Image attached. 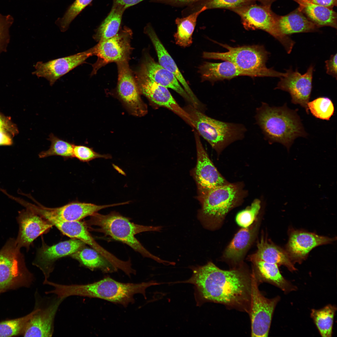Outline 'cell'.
Instances as JSON below:
<instances>
[{
    "label": "cell",
    "mask_w": 337,
    "mask_h": 337,
    "mask_svg": "<svg viewBox=\"0 0 337 337\" xmlns=\"http://www.w3.org/2000/svg\"><path fill=\"white\" fill-rule=\"evenodd\" d=\"M140 71L156 83L173 90L192 105L189 96L174 75L156 62L149 55L145 56Z\"/></svg>",
    "instance_id": "d4e9b609"
},
{
    "label": "cell",
    "mask_w": 337,
    "mask_h": 337,
    "mask_svg": "<svg viewBox=\"0 0 337 337\" xmlns=\"http://www.w3.org/2000/svg\"><path fill=\"white\" fill-rule=\"evenodd\" d=\"M136 79L139 90L150 101L171 110L193 127L188 114L179 105L168 88L156 83L140 71Z\"/></svg>",
    "instance_id": "9a60e30c"
},
{
    "label": "cell",
    "mask_w": 337,
    "mask_h": 337,
    "mask_svg": "<svg viewBox=\"0 0 337 337\" xmlns=\"http://www.w3.org/2000/svg\"><path fill=\"white\" fill-rule=\"evenodd\" d=\"M160 283L154 281L139 283H123L107 277L98 281L85 284L64 285L55 283L53 293L57 298L64 300L77 296L98 298L126 307L134 302V296L142 294L146 299V290Z\"/></svg>",
    "instance_id": "7a4b0ae2"
},
{
    "label": "cell",
    "mask_w": 337,
    "mask_h": 337,
    "mask_svg": "<svg viewBox=\"0 0 337 337\" xmlns=\"http://www.w3.org/2000/svg\"><path fill=\"white\" fill-rule=\"evenodd\" d=\"M197 162L193 175L199 196L210 190L229 182L218 171L210 160L201 143L198 133L195 132Z\"/></svg>",
    "instance_id": "5bb4252c"
},
{
    "label": "cell",
    "mask_w": 337,
    "mask_h": 337,
    "mask_svg": "<svg viewBox=\"0 0 337 337\" xmlns=\"http://www.w3.org/2000/svg\"><path fill=\"white\" fill-rule=\"evenodd\" d=\"M73 154L74 158L83 162H88L96 158H102L106 159L112 158V156L110 154H100L95 151L92 148L81 145L74 144Z\"/></svg>",
    "instance_id": "60d3db41"
},
{
    "label": "cell",
    "mask_w": 337,
    "mask_h": 337,
    "mask_svg": "<svg viewBox=\"0 0 337 337\" xmlns=\"http://www.w3.org/2000/svg\"><path fill=\"white\" fill-rule=\"evenodd\" d=\"M251 303L249 315L251 321V336L267 337L273 313L279 297L269 299L265 297L259 289L253 273L251 272Z\"/></svg>",
    "instance_id": "8fae6325"
},
{
    "label": "cell",
    "mask_w": 337,
    "mask_h": 337,
    "mask_svg": "<svg viewBox=\"0 0 337 337\" xmlns=\"http://www.w3.org/2000/svg\"><path fill=\"white\" fill-rule=\"evenodd\" d=\"M0 129H5L14 137L19 133L17 127L10 117L6 116L0 112Z\"/></svg>",
    "instance_id": "7bdbcfd3"
},
{
    "label": "cell",
    "mask_w": 337,
    "mask_h": 337,
    "mask_svg": "<svg viewBox=\"0 0 337 337\" xmlns=\"http://www.w3.org/2000/svg\"><path fill=\"white\" fill-rule=\"evenodd\" d=\"M315 4L333 8L337 6V0H304Z\"/></svg>",
    "instance_id": "7dc6e473"
},
{
    "label": "cell",
    "mask_w": 337,
    "mask_h": 337,
    "mask_svg": "<svg viewBox=\"0 0 337 337\" xmlns=\"http://www.w3.org/2000/svg\"><path fill=\"white\" fill-rule=\"evenodd\" d=\"M132 34L130 29L125 27L115 36L99 42L91 48L92 55L98 57L96 62L93 65L91 74H95L100 67L108 63L128 61Z\"/></svg>",
    "instance_id": "7c38bea8"
},
{
    "label": "cell",
    "mask_w": 337,
    "mask_h": 337,
    "mask_svg": "<svg viewBox=\"0 0 337 337\" xmlns=\"http://www.w3.org/2000/svg\"><path fill=\"white\" fill-rule=\"evenodd\" d=\"M64 234L72 238L79 240L100 254L105 249L96 242L89 232L85 222L80 221H65L55 219L48 221Z\"/></svg>",
    "instance_id": "f1b7e54d"
},
{
    "label": "cell",
    "mask_w": 337,
    "mask_h": 337,
    "mask_svg": "<svg viewBox=\"0 0 337 337\" xmlns=\"http://www.w3.org/2000/svg\"><path fill=\"white\" fill-rule=\"evenodd\" d=\"M251 261L253 265L252 272L258 285L263 282L269 283L286 293L295 290V287L281 275L277 264L260 260Z\"/></svg>",
    "instance_id": "484cf974"
},
{
    "label": "cell",
    "mask_w": 337,
    "mask_h": 337,
    "mask_svg": "<svg viewBox=\"0 0 337 337\" xmlns=\"http://www.w3.org/2000/svg\"><path fill=\"white\" fill-rule=\"evenodd\" d=\"M90 217V219L85 222L87 226H94L98 227L91 228V231L102 233L115 240L127 244L144 257L152 259L165 265L171 264V262L164 260L151 254L135 236L136 234L144 232H160L162 227L136 224L131 222L128 218L115 211L106 215L97 212Z\"/></svg>",
    "instance_id": "277c9868"
},
{
    "label": "cell",
    "mask_w": 337,
    "mask_h": 337,
    "mask_svg": "<svg viewBox=\"0 0 337 337\" xmlns=\"http://www.w3.org/2000/svg\"><path fill=\"white\" fill-rule=\"evenodd\" d=\"M247 195L242 182L229 183L212 189L198 197L201 208L198 218L205 228H215L231 210L242 202Z\"/></svg>",
    "instance_id": "5b68a950"
},
{
    "label": "cell",
    "mask_w": 337,
    "mask_h": 337,
    "mask_svg": "<svg viewBox=\"0 0 337 337\" xmlns=\"http://www.w3.org/2000/svg\"><path fill=\"white\" fill-rule=\"evenodd\" d=\"M198 68L202 81H207L212 82L230 80L240 76L276 77L277 74L276 71L273 69L267 71L244 70L227 61L220 63L205 62L200 65Z\"/></svg>",
    "instance_id": "d6986e66"
},
{
    "label": "cell",
    "mask_w": 337,
    "mask_h": 337,
    "mask_svg": "<svg viewBox=\"0 0 337 337\" xmlns=\"http://www.w3.org/2000/svg\"><path fill=\"white\" fill-rule=\"evenodd\" d=\"M93 0H76L70 6L60 22L62 31L66 30L71 22Z\"/></svg>",
    "instance_id": "ab89813d"
},
{
    "label": "cell",
    "mask_w": 337,
    "mask_h": 337,
    "mask_svg": "<svg viewBox=\"0 0 337 337\" xmlns=\"http://www.w3.org/2000/svg\"><path fill=\"white\" fill-rule=\"evenodd\" d=\"M271 4H257L255 3L230 10L240 17L244 28L247 30L259 29L271 35L283 46L287 53L291 52L295 42L288 36L281 33L277 23V15L271 8Z\"/></svg>",
    "instance_id": "ba28073f"
},
{
    "label": "cell",
    "mask_w": 337,
    "mask_h": 337,
    "mask_svg": "<svg viewBox=\"0 0 337 337\" xmlns=\"http://www.w3.org/2000/svg\"><path fill=\"white\" fill-rule=\"evenodd\" d=\"M261 208V201L255 200L250 206L237 213L236 217L237 223L243 228L249 227L257 218Z\"/></svg>",
    "instance_id": "f35d334b"
},
{
    "label": "cell",
    "mask_w": 337,
    "mask_h": 337,
    "mask_svg": "<svg viewBox=\"0 0 337 337\" xmlns=\"http://www.w3.org/2000/svg\"><path fill=\"white\" fill-rule=\"evenodd\" d=\"M34 280L15 239L10 238L0 250V294L21 287H30Z\"/></svg>",
    "instance_id": "52a82bcc"
},
{
    "label": "cell",
    "mask_w": 337,
    "mask_h": 337,
    "mask_svg": "<svg viewBox=\"0 0 337 337\" xmlns=\"http://www.w3.org/2000/svg\"><path fill=\"white\" fill-rule=\"evenodd\" d=\"M336 310V307L331 305H327L320 309L312 310L311 317L322 337L332 336L334 319Z\"/></svg>",
    "instance_id": "836d02e7"
},
{
    "label": "cell",
    "mask_w": 337,
    "mask_h": 337,
    "mask_svg": "<svg viewBox=\"0 0 337 337\" xmlns=\"http://www.w3.org/2000/svg\"><path fill=\"white\" fill-rule=\"evenodd\" d=\"M307 106L312 114L321 120H329L334 113V104L331 99L327 97L317 98L309 101Z\"/></svg>",
    "instance_id": "74e56055"
},
{
    "label": "cell",
    "mask_w": 337,
    "mask_h": 337,
    "mask_svg": "<svg viewBox=\"0 0 337 337\" xmlns=\"http://www.w3.org/2000/svg\"><path fill=\"white\" fill-rule=\"evenodd\" d=\"M92 56L91 49L69 56L50 61L46 62L39 61L34 66L36 70L32 74L38 77H43L52 85L62 76L85 62Z\"/></svg>",
    "instance_id": "ac0fdd59"
},
{
    "label": "cell",
    "mask_w": 337,
    "mask_h": 337,
    "mask_svg": "<svg viewBox=\"0 0 337 337\" xmlns=\"http://www.w3.org/2000/svg\"><path fill=\"white\" fill-rule=\"evenodd\" d=\"M334 240L313 233L295 231L290 236L286 252L291 259L299 261L304 259L314 248L330 243Z\"/></svg>",
    "instance_id": "603a6c76"
},
{
    "label": "cell",
    "mask_w": 337,
    "mask_h": 337,
    "mask_svg": "<svg viewBox=\"0 0 337 337\" xmlns=\"http://www.w3.org/2000/svg\"><path fill=\"white\" fill-rule=\"evenodd\" d=\"M184 109L194 128L219 155L229 145L244 137L247 129L241 124L219 121L206 115L190 104Z\"/></svg>",
    "instance_id": "8992f818"
},
{
    "label": "cell",
    "mask_w": 337,
    "mask_h": 337,
    "mask_svg": "<svg viewBox=\"0 0 337 337\" xmlns=\"http://www.w3.org/2000/svg\"><path fill=\"white\" fill-rule=\"evenodd\" d=\"M122 6L113 4L111 10L96 30L94 38L98 42L115 36L119 32L123 13Z\"/></svg>",
    "instance_id": "d6a6232c"
},
{
    "label": "cell",
    "mask_w": 337,
    "mask_h": 337,
    "mask_svg": "<svg viewBox=\"0 0 337 337\" xmlns=\"http://www.w3.org/2000/svg\"><path fill=\"white\" fill-rule=\"evenodd\" d=\"M63 300L56 297L46 307L39 308L28 322L22 334L24 337H51L58 308Z\"/></svg>",
    "instance_id": "44dd1931"
},
{
    "label": "cell",
    "mask_w": 337,
    "mask_h": 337,
    "mask_svg": "<svg viewBox=\"0 0 337 337\" xmlns=\"http://www.w3.org/2000/svg\"><path fill=\"white\" fill-rule=\"evenodd\" d=\"M29 197L36 204L21 201V204L47 221L55 219L65 221H77L91 216L98 211L107 208L119 206V203L103 205L91 203L74 201L56 208H48L40 204L32 197Z\"/></svg>",
    "instance_id": "30bf717a"
},
{
    "label": "cell",
    "mask_w": 337,
    "mask_h": 337,
    "mask_svg": "<svg viewBox=\"0 0 337 337\" xmlns=\"http://www.w3.org/2000/svg\"><path fill=\"white\" fill-rule=\"evenodd\" d=\"M19 230L15 242L21 248L29 250L33 241L50 229L53 225L43 217L26 208L19 211L17 217Z\"/></svg>",
    "instance_id": "ffe728a7"
},
{
    "label": "cell",
    "mask_w": 337,
    "mask_h": 337,
    "mask_svg": "<svg viewBox=\"0 0 337 337\" xmlns=\"http://www.w3.org/2000/svg\"><path fill=\"white\" fill-rule=\"evenodd\" d=\"M255 119L269 144L280 143L288 151L296 138L307 135L297 110L289 109L286 104L271 107L262 102L256 108Z\"/></svg>",
    "instance_id": "3957f363"
},
{
    "label": "cell",
    "mask_w": 337,
    "mask_h": 337,
    "mask_svg": "<svg viewBox=\"0 0 337 337\" xmlns=\"http://www.w3.org/2000/svg\"><path fill=\"white\" fill-rule=\"evenodd\" d=\"M206 10L203 7L199 10L184 17H177L175 20L177 26L176 32L174 35L176 43L181 46H190L192 43V35L199 15Z\"/></svg>",
    "instance_id": "1f68e13d"
},
{
    "label": "cell",
    "mask_w": 337,
    "mask_h": 337,
    "mask_svg": "<svg viewBox=\"0 0 337 337\" xmlns=\"http://www.w3.org/2000/svg\"><path fill=\"white\" fill-rule=\"evenodd\" d=\"M13 21L11 15L0 14V55L7 50L10 38L9 29Z\"/></svg>",
    "instance_id": "b9f144b4"
},
{
    "label": "cell",
    "mask_w": 337,
    "mask_h": 337,
    "mask_svg": "<svg viewBox=\"0 0 337 337\" xmlns=\"http://www.w3.org/2000/svg\"><path fill=\"white\" fill-rule=\"evenodd\" d=\"M217 43L228 51L224 52H204L203 58L228 61L246 71H267L271 69L266 66L269 53L263 46L233 47L226 44Z\"/></svg>",
    "instance_id": "9c48e42d"
},
{
    "label": "cell",
    "mask_w": 337,
    "mask_h": 337,
    "mask_svg": "<svg viewBox=\"0 0 337 337\" xmlns=\"http://www.w3.org/2000/svg\"><path fill=\"white\" fill-rule=\"evenodd\" d=\"M47 139L51 142L50 147L48 150L40 153L38 155L40 158L52 156H60L65 159L74 158V144L61 139L52 133L49 135Z\"/></svg>",
    "instance_id": "e575fe53"
},
{
    "label": "cell",
    "mask_w": 337,
    "mask_h": 337,
    "mask_svg": "<svg viewBox=\"0 0 337 337\" xmlns=\"http://www.w3.org/2000/svg\"><path fill=\"white\" fill-rule=\"evenodd\" d=\"M118 70L117 92L120 98L133 115L141 116L147 112L146 105L142 100L139 90L128 61L116 63Z\"/></svg>",
    "instance_id": "2e32d148"
},
{
    "label": "cell",
    "mask_w": 337,
    "mask_h": 337,
    "mask_svg": "<svg viewBox=\"0 0 337 337\" xmlns=\"http://www.w3.org/2000/svg\"><path fill=\"white\" fill-rule=\"evenodd\" d=\"M144 0H113V4L121 6L125 9L136 5ZM153 1L154 0H151Z\"/></svg>",
    "instance_id": "c3c4849f"
},
{
    "label": "cell",
    "mask_w": 337,
    "mask_h": 337,
    "mask_svg": "<svg viewBox=\"0 0 337 337\" xmlns=\"http://www.w3.org/2000/svg\"><path fill=\"white\" fill-rule=\"evenodd\" d=\"M85 244L81 241L74 238L51 246L43 243L38 250L33 265L42 271L44 280H48L53 270L54 263L57 260L70 256Z\"/></svg>",
    "instance_id": "e0dca14e"
},
{
    "label": "cell",
    "mask_w": 337,
    "mask_h": 337,
    "mask_svg": "<svg viewBox=\"0 0 337 337\" xmlns=\"http://www.w3.org/2000/svg\"><path fill=\"white\" fill-rule=\"evenodd\" d=\"M190 268L193 273L189 279L174 283L193 285L197 306L213 302L249 314L251 273L242 265L225 270L209 262L204 265L192 266Z\"/></svg>",
    "instance_id": "6da1fadb"
},
{
    "label": "cell",
    "mask_w": 337,
    "mask_h": 337,
    "mask_svg": "<svg viewBox=\"0 0 337 337\" xmlns=\"http://www.w3.org/2000/svg\"><path fill=\"white\" fill-rule=\"evenodd\" d=\"M39 308H35L27 315L19 318L0 322V337H12L22 335L27 324Z\"/></svg>",
    "instance_id": "d590c367"
},
{
    "label": "cell",
    "mask_w": 337,
    "mask_h": 337,
    "mask_svg": "<svg viewBox=\"0 0 337 337\" xmlns=\"http://www.w3.org/2000/svg\"><path fill=\"white\" fill-rule=\"evenodd\" d=\"M71 256L92 271L99 269L105 273H110L117 269L106 258L97 251L83 246Z\"/></svg>",
    "instance_id": "4dcf8cb0"
},
{
    "label": "cell",
    "mask_w": 337,
    "mask_h": 337,
    "mask_svg": "<svg viewBox=\"0 0 337 337\" xmlns=\"http://www.w3.org/2000/svg\"><path fill=\"white\" fill-rule=\"evenodd\" d=\"M258 0H205L188 7L187 10L192 13L199 10L203 7L207 10L224 8L230 10L234 8L255 3Z\"/></svg>",
    "instance_id": "8d00e7d4"
},
{
    "label": "cell",
    "mask_w": 337,
    "mask_h": 337,
    "mask_svg": "<svg viewBox=\"0 0 337 337\" xmlns=\"http://www.w3.org/2000/svg\"><path fill=\"white\" fill-rule=\"evenodd\" d=\"M337 53L331 56L330 59L325 61L326 73L337 79Z\"/></svg>",
    "instance_id": "f6af8a7d"
},
{
    "label": "cell",
    "mask_w": 337,
    "mask_h": 337,
    "mask_svg": "<svg viewBox=\"0 0 337 337\" xmlns=\"http://www.w3.org/2000/svg\"><path fill=\"white\" fill-rule=\"evenodd\" d=\"M257 250L248 257L250 261L260 260L266 262L283 265L290 271L296 270L286 252L261 237L257 244Z\"/></svg>",
    "instance_id": "4316f807"
},
{
    "label": "cell",
    "mask_w": 337,
    "mask_h": 337,
    "mask_svg": "<svg viewBox=\"0 0 337 337\" xmlns=\"http://www.w3.org/2000/svg\"><path fill=\"white\" fill-rule=\"evenodd\" d=\"M13 137L5 129H0V146H9L13 144Z\"/></svg>",
    "instance_id": "bcb514c9"
},
{
    "label": "cell",
    "mask_w": 337,
    "mask_h": 337,
    "mask_svg": "<svg viewBox=\"0 0 337 337\" xmlns=\"http://www.w3.org/2000/svg\"><path fill=\"white\" fill-rule=\"evenodd\" d=\"M205 0H154L152 2L176 7H188Z\"/></svg>",
    "instance_id": "ee69618b"
},
{
    "label": "cell",
    "mask_w": 337,
    "mask_h": 337,
    "mask_svg": "<svg viewBox=\"0 0 337 337\" xmlns=\"http://www.w3.org/2000/svg\"><path fill=\"white\" fill-rule=\"evenodd\" d=\"M305 16L318 28L328 26L335 29L337 14L333 8L315 4L304 0H294Z\"/></svg>",
    "instance_id": "83f0119b"
},
{
    "label": "cell",
    "mask_w": 337,
    "mask_h": 337,
    "mask_svg": "<svg viewBox=\"0 0 337 337\" xmlns=\"http://www.w3.org/2000/svg\"><path fill=\"white\" fill-rule=\"evenodd\" d=\"M314 66L310 65L306 72L301 74L292 67L286 70L284 76L280 78L275 89H279L290 94L292 103L299 104L304 108L307 114L309 111L307 104L310 99L312 88Z\"/></svg>",
    "instance_id": "4fadbf2b"
},
{
    "label": "cell",
    "mask_w": 337,
    "mask_h": 337,
    "mask_svg": "<svg viewBox=\"0 0 337 337\" xmlns=\"http://www.w3.org/2000/svg\"><path fill=\"white\" fill-rule=\"evenodd\" d=\"M277 23L281 32L286 36L317 32L319 28L298 8L286 15H277Z\"/></svg>",
    "instance_id": "f546056e"
},
{
    "label": "cell",
    "mask_w": 337,
    "mask_h": 337,
    "mask_svg": "<svg viewBox=\"0 0 337 337\" xmlns=\"http://www.w3.org/2000/svg\"><path fill=\"white\" fill-rule=\"evenodd\" d=\"M144 31L149 37L154 46L160 65L172 73L176 77L189 96L192 102V105L199 110L203 108V105L192 91L175 62L165 49L150 23L145 27Z\"/></svg>",
    "instance_id": "7402d4cb"
},
{
    "label": "cell",
    "mask_w": 337,
    "mask_h": 337,
    "mask_svg": "<svg viewBox=\"0 0 337 337\" xmlns=\"http://www.w3.org/2000/svg\"><path fill=\"white\" fill-rule=\"evenodd\" d=\"M259 221L257 218L251 225L239 230L226 249L223 257L235 267L242 265L241 262L256 237Z\"/></svg>",
    "instance_id": "cb8c5ba5"
},
{
    "label": "cell",
    "mask_w": 337,
    "mask_h": 337,
    "mask_svg": "<svg viewBox=\"0 0 337 337\" xmlns=\"http://www.w3.org/2000/svg\"><path fill=\"white\" fill-rule=\"evenodd\" d=\"M261 3L263 4H271L276 0H258Z\"/></svg>",
    "instance_id": "681fc988"
}]
</instances>
